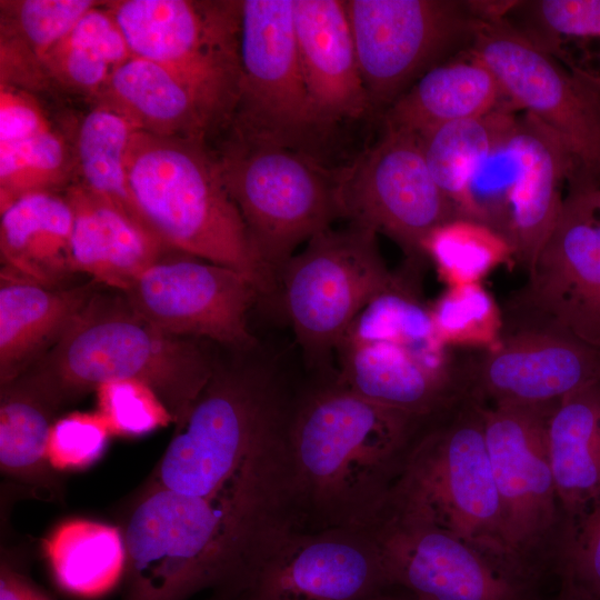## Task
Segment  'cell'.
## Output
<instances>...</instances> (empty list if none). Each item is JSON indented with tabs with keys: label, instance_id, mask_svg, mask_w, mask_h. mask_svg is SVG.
<instances>
[{
	"label": "cell",
	"instance_id": "obj_8",
	"mask_svg": "<svg viewBox=\"0 0 600 600\" xmlns=\"http://www.w3.org/2000/svg\"><path fill=\"white\" fill-rule=\"evenodd\" d=\"M227 129L213 152L251 244L278 287L298 247L342 219L336 169L316 154Z\"/></svg>",
	"mask_w": 600,
	"mask_h": 600
},
{
	"label": "cell",
	"instance_id": "obj_2",
	"mask_svg": "<svg viewBox=\"0 0 600 600\" xmlns=\"http://www.w3.org/2000/svg\"><path fill=\"white\" fill-rule=\"evenodd\" d=\"M121 530V600H188L236 583L283 526L267 504L248 496L201 498L148 486Z\"/></svg>",
	"mask_w": 600,
	"mask_h": 600
},
{
	"label": "cell",
	"instance_id": "obj_10",
	"mask_svg": "<svg viewBox=\"0 0 600 600\" xmlns=\"http://www.w3.org/2000/svg\"><path fill=\"white\" fill-rule=\"evenodd\" d=\"M106 7L133 57L180 78L218 128L230 123L239 83L240 1L123 0Z\"/></svg>",
	"mask_w": 600,
	"mask_h": 600
},
{
	"label": "cell",
	"instance_id": "obj_17",
	"mask_svg": "<svg viewBox=\"0 0 600 600\" xmlns=\"http://www.w3.org/2000/svg\"><path fill=\"white\" fill-rule=\"evenodd\" d=\"M527 273L502 309L503 321L553 327L600 350V207L588 189L569 188Z\"/></svg>",
	"mask_w": 600,
	"mask_h": 600
},
{
	"label": "cell",
	"instance_id": "obj_1",
	"mask_svg": "<svg viewBox=\"0 0 600 600\" xmlns=\"http://www.w3.org/2000/svg\"><path fill=\"white\" fill-rule=\"evenodd\" d=\"M294 396L287 446L300 526L370 528L414 442L433 421L314 377Z\"/></svg>",
	"mask_w": 600,
	"mask_h": 600
},
{
	"label": "cell",
	"instance_id": "obj_33",
	"mask_svg": "<svg viewBox=\"0 0 600 600\" xmlns=\"http://www.w3.org/2000/svg\"><path fill=\"white\" fill-rule=\"evenodd\" d=\"M423 252L448 288L480 283L496 267L513 259L503 234L468 218L434 228L423 242Z\"/></svg>",
	"mask_w": 600,
	"mask_h": 600
},
{
	"label": "cell",
	"instance_id": "obj_19",
	"mask_svg": "<svg viewBox=\"0 0 600 600\" xmlns=\"http://www.w3.org/2000/svg\"><path fill=\"white\" fill-rule=\"evenodd\" d=\"M122 293L134 311L170 334L236 350L260 342L249 313L261 296L229 267L189 254L160 259Z\"/></svg>",
	"mask_w": 600,
	"mask_h": 600
},
{
	"label": "cell",
	"instance_id": "obj_24",
	"mask_svg": "<svg viewBox=\"0 0 600 600\" xmlns=\"http://www.w3.org/2000/svg\"><path fill=\"white\" fill-rule=\"evenodd\" d=\"M98 282L47 288L0 273V386L46 354L88 306Z\"/></svg>",
	"mask_w": 600,
	"mask_h": 600
},
{
	"label": "cell",
	"instance_id": "obj_37",
	"mask_svg": "<svg viewBox=\"0 0 600 600\" xmlns=\"http://www.w3.org/2000/svg\"><path fill=\"white\" fill-rule=\"evenodd\" d=\"M97 4L89 0L1 1V24L13 30L29 53L43 63L79 19Z\"/></svg>",
	"mask_w": 600,
	"mask_h": 600
},
{
	"label": "cell",
	"instance_id": "obj_30",
	"mask_svg": "<svg viewBox=\"0 0 600 600\" xmlns=\"http://www.w3.org/2000/svg\"><path fill=\"white\" fill-rule=\"evenodd\" d=\"M516 122L508 110L494 109L443 124L420 138L433 179L463 218L470 219L473 179L508 140Z\"/></svg>",
	"mask_w": 600,
	"mask_h": 600
},
{
	"label": "cell",
	"instance_id": "obj_20",
	"mask_svg": "<svg viewBox=\"0 0 600 600\" xmlns=\"http://www.w3.org/2000/svg\"><path fill=\"white\" fill-rule=\"evenodd\" d=\"M464 350L467 397L483 407L552 404L600 381V350L553 327L503 322L497 348Z\"/></svg>",
	"mask_w": 600,
	"mask_h": 600
},
{
	"label": "cell",
	"instance_id": "obj_39",
	"mask_svg": "<svg viewBox=\"0 0 600 600\" xmlns=\"http://www.w3.org/2000/svg\"><path fill=\"white\" fill-rule=\"evenodd\" d=\"M112 436L97 412H71L50 429L48 457L56 471L82 470L100 459Z\"/></svg>",
	"mask_w": 600,
	"mask_h": 600
},
{
	"label": "cell",
	"instance_id": "obj_27",
	"mask_svg": "<svg viewBox=\"0 0 600 600\" xmlns=\"http://www.w3.org/2000/svg\"><path fill=\"white\" fill-rule=\"evenodd\" d=\"M547 442L558 500L571 520L600 500V381L554 404Z\"/></svg>",
	"mask_w": 600,
	"mask_h": 600
},
{
	"label": "cell",
	"instance_id": "obj_32",
	"mask_svg": "<svg viewBox=\"0 0 600 600\" xmlns=\"http://www.w3.org/2000/svg\"><path fill=\"white\" fill-rule=\"evenodd\" d=\"M137 130L119 111L99 104L80 123L74 164L80 186L146 227L133 206L127 176V153Z\"/></svg>",
	"mask_w": 600,
	"mask_h": 600
},
{
	"label": "cell",
	"instance_id": "obj_14",
	"mask_svg": "<svg viewBox=\"0 0 600 600\" xmlns=\"http://www.w3.org/2000/svg\"><path fill=\"white\" fill-rule=\"evenodd\" d=\"M227 127L318 156L326 133L302 77L293 0L240 1L238 97Z\"/></svg>",
	"mask_w": 600,
	"mask_h": 600
},
{
	"label": "cell",
	"instance_id": "obj_34",
	"mask_svg": "<svg viewBox=\"0 0 600 600\" xmlns=\"http://www.w3.org/2000/svg\"><path fill=\"white\" fill-rule=\"evenodd\" d=\"M429 309L436 334L444 347L491 350L499 346L502 309L481 283L450 287Z\"/></svg>",
	"mask_w": 600,
	"mask_h": 600
},
{
	"label": "cell",
	"instance_id": "obj_21",
	"mask_svg": "<svg viewBox=\"0 0 600 600\" xmlns=\"http://www.w3.org/2000/svg\"><path fill=\"white\" fill-rule=\"evenodd\" d=\"M508 148L512 176L498 231L528 272L558 221L561 186L571 178L573 163L558 136L529 112L517 119Z\"/></svg>",
	"mask_w": 600,
	"mask_h": 600
},
{
	"label": "cell",
	"instance_id": "obj_12",
	"mask_svg": "<svg viewBox=\"0 0 600 600\" xmlns=\"http://www.w3.org/2000/svg\"><path fill=\"white\" fill-rule=\"evenodd\" d=\"M554 404H479L507 548L520 571L537 586L552 571L564 526L547 442V422Z\"/></svg>",
	"mask_w": 600,
	"mask_h": 600
},
{
	"label": "cell",
	"instance_id": "obj_45",
	"mask_svg": "<svg viewBox=\"0 0 600 600\" xmlns=\"http://www.w3.org/2000/svg\"><path fill=\"white\" fill-rule=\"evenodd\" d=\"M554 600H577V599H574V598L559 591V593H558V596L556 597Z\"/></svg>",
	"mask_w": 600,
	"mask_h": 600
},
{
	"label": "cell",
	"instance_id": "obj_28",
	"mask_svg": "<svg viewBox=\"0 0 600 600\" xmlns=\"http://www.w3.org/2000/svg\"><path fill=\"white\" fill-rule=\"evenodd\" d=\"M501 94L492 71L474 57L438 64L382 113L383 127L421 138L443 124L491 112Z\"/></svg>",
	"mask_w": 600,
	"mask_h": 600
},
{
	"label": "cell",
	"instance_id": "obj_26",
	"mask_svg": "<svg viewBox=\"0 0 600 600\" xmlns=\"http://www.w3.org/2000/svg\"><path fill=\"white\" fill-rule=\"evenodd\" d=\"M102 103L138 130L204 140L218 126L197 93L166 68L138 57L117 67L100 90Z\"/></svg>",
	"mask_w": 600,
	"mask_h": 600
},
{
	"label": "cell",
	"instance_id": "obj_7",
	"mask_svg": "<svg viewBox=\"0 0 600 600\" xmlns=\"http://www.w3.org/2000/svg\"><path fill=\"white\" fill-rule=\"evenodd\" d=\"M386 509L430 521L501 561L532 586L507 548L480 406L464 399L411 448Z\"/></svg>",
	"mask_w": 600,
	"mask_h": 600
},
{
	"label": "cell",
	"instance_id": "obj_22",
	"mask_svg": "<svg viewBox=\"0 0 600 600\" xmlns=\"http://www.w3.org/2000/svg\"><path fill=\"white\" fill-rule=\"evenodd\" d=\"M302 77L314 117L327 134L372 112L344 0H293Z\"/></svg>",
	"mask_w": 600,
	"mask_h": 600
},
{
	"label": "cell",
	"instance_id": "obj_13",
	"mask_svg": "<svg viewBox=\"0 0 600 600\" xmlns=\"http://www.w3.org/2000/svg\"><path fill=\"white\" fill-rule=\"evenodd\" d=\"M336 174L342 219L390 238L407 262L424 267L428 234L463 218L433 179L412 132L383 127L381 137Z\"/></svg>",
	"mask_w": 600,
	"mask_h": 600
},
{
	"label": "cell",
	"instance_id": "obj_40",
	"mask_svg": "<svg viewBox=\"0 0 600 600\" xmlns=\"http://www.w3.org/2000/svg\"><path fill=\"white\" fill-rule=\"evenodd\" d=\"M530 7L546 31L573 40L588 58L598 62L593 80L600 82V0H541Z\"/></svg>",
	"mask_w": 600,
	"mask_h": 600
},
{
	"label": "cell",
	"instance_id": "obj_4",
	"mask_svg": "<svg viewBox=\"0 0 600 600\" xmlns=\"http://www.w3.org/2000/svg\"><path fill=\"white\" fill-rule=\"evenodd\" d=\"M280 354L219 347L211 377L176 427L148 486L187 493L229 479L287 441L294 400Z\"/></svg>",
	"mask_w": 600,
	"mask_h": 600
},
{
	"label": "cell",
	"instance_id": "obj_23",
	"mask_svg": "<svg viewBox=\"0 0 600 600\" xmlns=\"http://www.w3.org/2000/svg\"><path fill=\"white\" fill-rule=\"evenodd\" d=\"M66 198L73 212L71 259L76 273L126 292L161 259L162 241L116 206L79 183L67 189Z\"/></svg>",
	"mask_w": 600,
	"mask_h": 600
},
{
	"label": "cell",
	"instance_id": "obj_44",
	"mask_svg": "<svg viewBox=\"0 0 600 600\" xmlns=\"http://www.w3.org/2000/svg\"><path fill=\"white\" fill-rule=\"evenodd\" d=\"M596 201V203L600 207V188L598 189H588Z\"/></svg>",
	"mask_w": 600,
	"mask_h": 600
},
{
	"label": "cell",
	"instance_id": "obj_25",
	"mask_svg": "<svg viewBox=\"0 0 600 600\" xmlns=\"http://www.w3.org/2000/svg\"><path fill=\"white\" fill-rule=\"evenodd\" d=\"M1 272L47 288H64L73 274L72 208L54 191L23 194L0 209Z\"/></svg>",
	"mask_w": 600,
	"mask_h": 600
},
{
	"label": "cell",
	"instance_id": "obj_3",
	"mask_svg": "<svg viewBox=\"0 0 600 600\" xmlns=\"http://www.w3.org/2000/svg\"><path fill=\"white\" fill-rule=\"evenodd\" d=\"M217 349L162 331L123 293L98 291L58 342L18 378L57 411L103 382L140 380L156 391L177 427L211 377Z\"/></svg>",
	"mask_w": 600,
	"mask_h": 600
},
{
	"label": "cell",
	"instance_id": "obj_5",
	"mask_svg": "<svg viewBox=\"0 0 600 600\" xmlns=\"http://www.w3.org/2000/svg\"><path fill=\"white\" fill-rule=\"evenodd\" d=\"M422 271L404 263L350 323L334 379L379 403L434 421L467 397L461 353L438 339L421 296Z\"/></svg>",
	"mask_w": 600,
	"mask_h": 600
},
{
	"label": "cell",
	"instance_id": "obj_29",
	"mask_svg": "<svg viewBox=\"0 0 600 600\" xmlns=\"http://www.w3.org/2000/svg\"><path fill=\"white\" fill-rule=\"evenodd\" d=\"M42 549L57 584L72 596H103L123 577L124 538L114 526L69 519L49 532Z\"/></svg>",
	"mask_w": 600,
	"mask_h": 600
},
{
	"label": "cell",
	"instance_id": "obj_42",
	"mask_svg": "<svg viewBox=\"0 0 600 600\" xmlns=\"http://www.w3.org/2000/svg\"><path fill=\"white\" fill-rule=\"evenodd\" d=\"M0 600H52L7 561L0 567Z\"/></svg>",
	"mask_w": 600,
	"mask_h": 600
},
{
	"label": "cell",
	"instance_id": "obj_31",
	"mask_svg": "<svg viewBox=\"0 0 600 600\" xmlns=\"http://www.w3.org/2000/svg\"><path fill=\"white\" fill-rule=\"evenodd\" d=\"M57 411L20 378L1 386L0 468L2 473L59 498L62 487L48 457Z\"/></svg>",
	"mask_w": 600,
	"mask_h": 600
},
{
	"label": "cell",
	"instance_id": "obj_11",
	"mask_svg": "<svg viewBox=\"0 0 600 600\" xmlns=\"http://www.w3.org/2000/svg\"><path fill=\"white\" fill-rule=\"evenodd\" d=\"M471 56L494 74L502 94L558 136L573 163L569 187L600 188V86L561 67L501 18H480Z\"/></svg>",
	"mask_w": 600,
	"mask_h": 600
},
{
	"label": "cell",
	"instance_id": "obj_9",
	"mask_svg": "<svg viewBox=\"0 0 600 600\" xmlns=\"http://www.w3.org/2000/svg\"><path fill=\"white\" fill-rule=\"evenodd\" d=\"M377 237L350 223L330 228L310 239L280 273L278 300L313 377L334 373L343 333L393 279Z\"/></svg>",
	"mask_w": 600,
	"mask_h": 600
},
{
	"label": "cell",
	"instance_id": "obj_6",
	"mask_svg": "<svg viewBox=\"0 0 600 600\" xmlns=\"http://www.w3.org/2000/svg\"><path fill=\"white\" fill-rule=\"evenodd\" d=\"M128 184L144 226L166 247L234 269L277 300L242 217L204 140L137 130L127 153Z\"/></svg>",
	"mask_w": 600,
	"mask_h": 600
},
{
	"label": "cell",
	"instance_id": "obj_15",
	"mask_svg": "<svg viewBox=\"0 0 600 600\" xmlns=\"http://www.w3.org/2000/svg\"><path fill=\"white\" fill-rule=\"evenodd\" d=\"M373 113H383L481 18L473 2L344 0Z\"/></svg>",
	"mask_w": 600,
	"mask_h": 600
},
{
	"label": "cell",
	"instance_id": "obj_43",
	"mask_svg": "<svg viewBox=\"0 0 600 600\" xmlns=\"http://www.w3.org/2000/svg\"><path fill=\"white\" fill-rule=\"evenodd\" d=\"M402 590V589H401ZM371 600H419L409 592L402 590L401 592H390L389 588L384 589Z\"/></svg>",
	"mask_w": 600,
	"mask_h": 600
},
{
	"label": "cell",
	"instance_id": "obj_41",
	"mask_svg": "<svg viewBox=\"0 0 600 600\" xmlns=\"http://www.w3.org/2000/svg\"><path fill=\"white\" fill-rule=\"evenodd\" d=\"M49 130L48 119L29 94L1 84L0 146L22 141Z\"/></svg>",
	"mask_w": 600,
	"mask_h": 600
},
{
	"label": "cell",
	"instance_id": "obj_36",
	"mask_svg": "<svg viewBox=\"0 0 600 600\" xmlns=\"http://www.w3.org/2000/svg\"><path fill=\"white\" fill-rule=\"evenodd\" d=\"M552 572L559 591L577 600H600V500L564 521Z\"/></svg>",
	"mask_w": 600,
	"mask_h": 600
},
{
	"label": "cell",
	"instance_id": "obj_38",
	"mask_svg": "<svg viewBox=\"0 0 600 600\" xmlns=\"http://www.w3.org/2000/svg\"><path fill=\"white\" fill-rule=\"evenodd\" d=\"M98 412L112 434L140 437L173 423V419L156 391L134 379L101 383L96 389Z\"/></svg>",
	"mask_w": 600,
	"mask_h": 600
},
{
	"label": "cell",
	"instance_id": "obj_16",
	"mask_svg": "<svg viewBox=\"0 0 600 600\" xmlns=\"http://www.w3.org/2000/svg\"><path fill=\"white\" fill-rule=\"evenodd\" d=\"M389 587L371 528L298 526L211 600H371Z\"/></svg>",
	"mask_w": 600,
	"mask_h": 600
},
{
	"label": "cell",
	"instance_id": "obj_35",
	"mask_svg": "<svg viewBox=\"0 0 600 600\" xmlns=\"http://www.w3.org/2000/svg\"><path fill=\"white\" fill-rule=\"evenodd\" d=\"M74 167V154L52 129L0 146V209L27 193L54 191Z\"/></svg>",
	"mask_w": 600,
	"mask_h": 600
},
{
	"label": "cell",
	"instance_id": "obj_18",
	"mask_svg": "<svg viewBox=\"0 0 600 600\" xmlns=\"http://www.w3.org/2000/svg\"><path fill=\"white\" fill-rule=\"evenodd\" d=\"M370 528L390 587L419 600H541L539 588L430 521L386 509Z\"/></svg>",
	"mask_w": 600,
	"mask_h": 600
}]
</instances>
